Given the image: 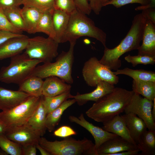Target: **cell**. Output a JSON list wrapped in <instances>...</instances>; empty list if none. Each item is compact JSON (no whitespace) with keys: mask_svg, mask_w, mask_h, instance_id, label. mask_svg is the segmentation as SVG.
Instances as JSON below:
<instances>
[{"mask_svg":"<svg viewBox=\"0 0 155 155\" xmlns=\"http://www.w3.org/2000/svg\"><path fill=\"white\" fill-rule=\"evenodd\" d=\"M75 43L76 42H70L69 50L66 52L62 51L54 62H51L38 65L31 75L36 76L42 79L50 76H56L67 84H73V80L72 71L74 60V49Z\"/></svg>","mask_w":155,"mask_h":155,"instance_id":"cell-4","label":"cell"},{"mask_svg":"<svg viewBox=\"0 0 155 155\" xmlns=\"http://www.w3.org/2000/svg\"><path fill=\"white\" fill-rule=\"evenodd\" d=\"M36 149L40 151L41 155H50V154L38 144L36 145Z\"/></svg>","mask_w":155,"mask_h":155,"instance_id":"cell-46","label":"cell"},{"mask_svg":"<svg viewBox=\"0 0 155 155\" xmlns=\"http://www.w3.org/2000/svg\"><path fill=\"white\" fill-rule=\"evenodd\" d=\"M0 147L7 154L23 155L22 146L9 139L4 133L0 134Z\"/></svg>","mask_w":155,"mask_h":155,"instance_id":"cell-32","label":"cell"},{"mask_svg":"<svg viewBox=\"0 0 155 155\" xmlns=\"http://www.w3.org/2000/svg\"><path fill=\"white\" fill-rule=\"evenodd\" d=\"M20 7H15L3 9L7 18L12 24L18 29L26 31L25 24L21 13Z\"/></svg>","mask_w":155,"mask_h":155,"instance_id":"cell-31","label":"cell"},{"mask_svg":"<svg viewBox=\"0 0 155 155\" xmlns=\"http://www.w3.org/2000/svg\"><path fill=\"white\" fill-rule=\"evenodd\" d=\"M22 5L21 0H0V8L3 9L20 7Z\"/></svg>","mask_w":155,"mask_h":155,"instance_id":"cell-41","label":"cell"},{"mask_svg":"<svg viewBox=\"0 0 155 155\" xmlns=\"http://www.w3.org/2000/svg\"><path fill=\"white\" fill-rule=\"evenodd\" d=\"M41 96H31L26 100L11 109L0 113V121L7 127L27 123L38 107Z\"/></svg>","mask_w":155,"mask_h":155,"instance_id":"cell-7","label":"cell"},{"mask_svg":"<svg viewBox=\"0 0 155 155\" xmlns=\"http://www.w3.org/2000/svg\"><path fill=\"white\" fill-rule=\"evenodd\" d=\"M23 155H36V145L30 144L22 146Z\"/></svg>","mask_w":155,"mask_h":155,"instance_id":"cell-43","label":"cell"},{"mask_svg":"<svg viewBox=\"0 0 155 155\" xmlns=\"http://www.w3.org/2000/svg\"><path fill=\"white\" fill-rule=\"evenodd\" d=\"M142 13L155 24V8H150L142 11Z\"/></svg>","mask_w":155,"mask_h":155,"instance_id":"cell-44","label":"cell"},{"mask_svg":"<svg viewBox=\"0 0 155 155\" xmlns=\"http://www.w3.org/2000/svg\"><path fill=\"white\" fill-rule=\"evenodd\" d=\"M89 4L92 11L99 15L103 7L101 0H90Z\"/></svg>","mask_w":155,"mask_h":155,"instance_id":"cell-42","label":"cell"},{"mask_svg":"<svg viewBox=\"0 0 155 155\" xmlns=\"http://www.w3.org/2000/svg\"><path fill=\"white\" fill-rule=\"evenodd\" d=\"M150 2V0H108L104 6L111 5L118 8L130 3H137L143 5L148 4Z\"/></svg>","mask_w":155,"mask_h":155,"instance_id":"cell-37","label":"cell"},{"mask_svg":"<svg viewBox=\"0 0 155 155\" xmlns=\"http://www.w3.org/2000/svg\"><path fill=\"white\" fill-rule=\"evenodd\" d=\"M76 132L69 126H62L54 131V135L61 137L65 138L71 135H76Z\"/></svg>","mask_w":155,"mask_h":155,"instance_id":"cell-38","label":"cell"},{"mask_svg":"<svg viewBox=\"0 0 155 155\" xmlns=\"http://www.w3.org/2000/svg\"><path fill=\"white\" fill-rule=\"evenodd\" d=\"M10 58L9 65L2 67L0 70V82L6 84L19 85L30 76L36 67L42 63L40 60L30 58L25 53Z\"/></svg>","mask_w":155,"mask_h":155,"instance_id":"cell-6","label":"cell"},{"mask_svg":"<svg viewBox=\"0 0 155 155\" xmlns=\"http://www.w3.org/2000/svg\"><path fill=\"white\" fill-rule=\"evenodd\" d=\"M76 9L79 11L86 15H89L92 11L90 0H73Z\"/></svg>","mask_w":155,"mask_h":155,"instance_id":"cell-39","label":"cell"},{"mask_svg":"<svg viewBox=\"0 0 155 155\" xmlns=\"http://www.w3.org/2000/svg\"><path fill=\"white\" fill-rule=\"evenodd\" d=\"M31 96L19 90H13L0 86V110L4 111L13 108Z\"/></svg>","mask_w":155,"mask_h":155,"instance_id":"cell-14","label":"cell"},{"mask_svg":"<svg viewBox=\"0 0 155 155\" xmlns=\"http://www.w3.org/2000/svg\"><path fill=\"white\" fill-rule=\"evenodd\" d=\"M29 38L25 35L14 37L0 45V60L22 53L27 46Z\"/></svg>","mask_w":155,"mask_h":155,"instance_id":"cell-16","label":"cell"},{"mask_svg":"<svg viewBox=\"0 0 155 155\" xmlns=\"http://www.w3.org/2000/svg\"><path fill=\"white\" fill-rule=\"evenodd\" d=\"M53 11L42 12L37 24L35 33H43L55 40L56 35L52 16Z\"/></svg>","mask_w":155,"mask_h":155,"instance_id":"cell-29","label":"cell"},{"mask_svg":"<svg viewBox=\"0 0 155 155\" xmlns=\"http://www.w3.org/2000/svg\"><path fill=\"white\" fill-rule=\"evenodd\" d=\"M139 149L135 145L117 135L104 142L97 149L98 155H112L125 151Z\"/></svg>","mask_w":155,"mask_h":155,"instance_id":"cell-13","label":"cell"},{"mask_svg":"<svg viewBox=\"0 0 155 155\" xmlns=\"http://www.w3.org/2000/svg\"><path fill=\"white\" fill-rule=\"evenodd\" d=\"M71 87L70 84L57 77H49L43 82L42 95L44 97L55 96L70 91Z\"/></svg>","mask_w":155,"mask_h":155,"instance_id":"cell-17","label":"cell"},{"mask_svg":"<svg viewBox=\"0 0 155 155\" xmlns=\"http://www.w3.org/2000/svg\"><path fill=\"white\" fill-rule=\"evenodd\" d=\"M153 101V105L152 108V114L153 118L155 120V98Z\"/></svg>","mask_w":155,"mask_h":155,"instance_id":"cell-48","label":"cell"},{"mask_svg":"<svg viewBox=\"0 0 155 155\" xmlns=\"http://www.w3.org/2000/svg\"><path fill=\"white\" fill-rule=\"evenodd\" d=\"M39 144L50 155H98L94 144L86 137L77 140L67 137L51 141L42 136Z\"/></svg>","mask_w":155,"mask_h":155,"instance_id":"cell-5","label":"cell"},{"mask_svg":"<svg viewBox=\"0 0 155 155\" xmlns=\"http://www.w3.org/2000/svg\"><path fill=\"white\" fill-rule=\"evenodd\" d=\"M68 118L71 122L80 125L91 134L95 140L94 144L96 151L97 149L104 142L117 135L89 122L86 119L82 113L78 117L70 115Z\"/></svg>","mask_w":155,"mask_h":155,"instance_id":"cell-12","label":"cell"},{"mask_svg":"<svg viewBox=\"0 0 155 155\" xmlns=\"http://www.w3.org/2000/svg\"><path fill=\"white\" fill-rule=\"evenodd\" d=\"M147 20L142 13L135 15L129 30L120 43L113 49L104 47L103 55L99 60L100 62L111 70L119 69L122 65L119 59L121 56L126 52L139 48Z\"/></svg>","mask_w":155,"mask_h":155,"instance_id":"cell-1","label":"cell"},{"mask_svg":"<svg viewBox=\"0 0 155 155\" xmlns=\"http://www.w3.org/2000/svg\"><path fill=\"white\" fill-rule=\"evenodd\" d=\"M96 88L88 93L80 94L77 92L73 98L80 106H82L89 101L96 102L112 92L115 88L114 85L104 81L98 83Z\"/></svg>","mask_w":155,"mask_h":155,"instance_id":"cell-15","label":"cell"},{"mask_svg":"<svg viewBox=\"0 0 155 155\" xmlns=\"http://www.w3.org/2000/svg\"><path fill=\"white\" fill-rule=\"evenodd\" d=\"M43 82V79L39 77L31 75L19 85L18 90L32 96L40 97L42 95Z\"/></svg>","mask_w":155,"mask_h":155,"instance_id":"cell-24","label":"cell"},{"mask_svg":"<svg viewBox=\"0 0 155 155\" xmlns=\"http://www.w3.org/2000/svg\"><path fill=\"white\" fill-rule=\"evenodd\" d=\"M140 151L139 149H137L125 151L113 154L112 155H136Z\"/></svg>","mask_w":155,"mask_h":155,"instance_id":"cell-45","label":"cell"},{"mask_svg":"<svg viewBox=\"0 0 155 155\" xmlns=\"http://www.w3.org/2000/svg\"><path fill=\"white\" fill-rule=\"evenodd\" d=\"M5 134L9 139L21 146L39 143L40 134L28 123L7 127Z\"/></svg>","mask_w":155,"mask_h":155,"instance_id":"cell-11","label":"cell"},{"mask_svg":"<svg viewBox=\"0 0 155 155\" xmlns=\"http://www.w3.org/2000/svg\"><path fill=\"white\" fill-rule=\"evenodd\" d=\"M52 19L55 33V40L59 44L69 22L70 15L61 10L54 9L52 12Z\"/></svg>","mask_w":155,"mask_h":155,"instance_id":"cell-23","label":"cell"},{"mask_svg":"<svg viewBox=\"0 0 155 155\" xmlns=\"http://www.w3.org/2000/svg\"><path fill=\"white\" fill-rule=\"evenodd\" d=\"M59 44L49 37L29 38L24 53L30 58L40 60L43 63L51 62L58 55Z\"/></svg>","mask_w":155,"mask_h":155,"instance_id":"cell-8","label":"cell"},{"mask_svg":"<svg viewBox=\"0 0 155 155\" xmlns=\"http://www.w3.org/2000/svg\"><path fill=\"white\" fill-rule=\"evenodd\" d=\"M108 0H101L102 7L104 6V5L108 1Z\"/></svg>","mask_w":155,"mask_h":155,"instance_id":"cell-50","label":"cell"},{"mask_svg":"<svg viewBox=\"0 0 155 155\" xmlns=\"http://www.w3.org/2000/svg\"><path fill=\"white\" fill-rule=\"evenodd\" d=\"M24 35L22 34H18L5 30H0V45L10 38L21 37Z\"/></svg>","mask_w":155,"mask_h":155,"instance_id":"cell-40","label":"cell"},{"mask_svg":"<svg viewBox=\"0 0 155 155\" xmlns=\"http://www.w3.org/2000/svg\"><path fill=\"white\" fill-rule=\"evenodd\" d=\"M54 9L70 15L77 9L73 0H55Z\"/></svg>","mask_w":155,"mask_h":155,"instance_id":"cell-35","label":"cell"},{"mask_svg":"<svg viewBox=\"0 0 155 155\" xmlns=\"http://www.w3.org/2000/svg\"><path fill=\"white\" fill-rule=\"evenodd\" d=\"M138 54L155 56V24L147 18Z\"/></svg>","mask_w":155,"mask_h":155,"instance_id":"cell-18","label":"cell"},{"mask_svg":"<svg viewBox=\"0 0 155 155\" xmlns=\"http://www.w3.org/2000/svg\"><path fill=\"white\" fill-rule=\"evenodd\" d=\"M43 12L32 6L23 5L21 9L26 32L29 34L35 33L36 28Z\"/></svg>","mask_w":155,"mask_h":155,"instance_id":"cell-21","label":"cell"},{"mask_svg":"<svg viewBox=\"0 0 155 155\" xmlns=\"http://www.w3.org/2000/svg\"><path fill=\"white\" fill-rule=\"evenodd\" d=\"M42 96L38 107L27 122L40 134L41 137L45 134L47 130L46 126L47 114L42 102Z\"/></svg>","mask_w":155,"mask_h":155,"instance_id":"cell-22","label":"cell"},{"mask_svg":"<svg viewBox=\"0 0 155 155\" xmlns=\"http://www.w3.org/2000/svg\"><path fill=\"white\" fill-rule=\"evenodd\" d=\"M121 116L131 137L136 144L141 135L147 130L146 124L143 120L135 114L125 113Z\"/></svg>","mask_w":155,"mask_h":155,"instance_id":"cell-20","label":"cell"},{"mask_svg":"<svg viewBox=\"0 0 155 155\" xmlns=\"http://www.w3.org/2000/svg\"><path fill=\"white\" fill-rule=\"evenodd\" d=\"M153 105V101L134 92L124 112L137 115L145 122L148 130H155V120L152 114Z\"/></svg>","mask_w":155,"mask_h":155,"instance_id":"cell-10","label":"cell"},{"mask_svg":"<svg viewBox=\"0 0 155 155\" xmlns=\"http://www.w3.org/2000/svg\"><path fill=\"white\" fill-rule=\"evenodd\" d=\"M7 127L0 121V134H5Z\"/></svg>","mask_w":155,"mask_h":155,"instance_id":"cell-47","label":"cell"},{"mask_svg":"<svg viewBox=\"0 0 155 155\" xmlns=\"http://www.w3.org/2000/svg\"><path fill=\"white\" fill-rule=\"evenodd\" d=\"M132 90L153 101L155 98V82L133 80Z\"/></svg>","mask_w":155,"mask_h":155,"instance_id":"cell-27","label":"cell"},{"mask_svg":"<svg viewBox=\"0 0 155 155\" xmlns=\"http://www.w3.org/2000/svg\"><path fill=\"white\" fill-rule=\"evenodd\" d=\"M82 73L86 83L92 87H96L98 83L101 81L114 85L119 81V77L95 57H91L85 63Z\"/></svg>","mask_w":155,"mask_h":155,"instance_id":"cell-9","label":"cell"},{"mask_svg":"<svg viewBox=\"0 0 155 155\" xmlns=\"http://www.w3.org/2000/svg\"><path fill=\"white\" fill-rule=\"evenodd\" d=\"M136 144L141 155L155 154V130H146L141 136Z\"/></svg>","mask_w":155,"mask_h":155,"instance_id":"cell-26","label":"cell"},{"mask_svg":"<svg viewBox=\"0 0 155 155\" xmlns=\"http://www.w3.org/2000/svg\"><path fill=\"white\" fill-rule=\"evenodd\" d=\"M104 130L119 136L137 145L131 137L125 121L121 116L117 115L110 120L102 123Z\"/></svg>","mask_w":155,"mask_h":155,"instance_id":"cell-19","label":"cell"},{"mask_svg":"<svg viewBox=\"0 0 155 155\" xmlns=\"http://www.w3.org/2000/svg\"><path fill=\"white\" fill-rule=\"evenodd\" d=\"M124 59L127 62L131 63L133 67L139 64L153 65L155 63V56L139 54L135 56L129 55Z\"/></svg>","mask_w":155,"mask_h":155,"instance_id":"cell-34","label":"cell"},{"mask_svg":"<svg viewBox=\"0 0 155 155\" xmlns=\"http://www.w3.org/2000/svg\"><path fill=\"white\" fill-rule=\"evenodd\" d=\"M83 36L95 38L104 47L106 46V33L96 26L94 22L86 15L76 9L70 15L67 26L60 43L76 42L77 39Z\"/></svg>","mask_w":155,"mask_h":155,"instance_id":"cell-3","label":"cell"},{"mask_svg":"<svg viewBox=\"0 0 155 155\" xmlns=\"http://www.w3.org/2000/svg\"><path fill=\"white\" fill-rule=\"evenodd\" d=\"M70 91L52 97L42 96V101L47 115L59 107L63 102L69 98H73Z\"/></svg>","mask_w":155,"mask_h":155,"instance_id":"cell-30","label":"cell"},{"mask_svg":"<svg viewBox=\"0 0 155 155\" xmlns=\"http://www.w3.org/2000/svg\"><path fill=\"white\" fill-rule=\"evenodd\" d=\"M134 93L133 90L115 87L111 92L95 102L86 114L97 122L106 121L124 112Z\"/></svg>","mask_w":155,"mask_h":155,"instance_id":"cell-2","label":"cell"},{"mask_svg":"<svg viewBox=\"0 0 155 155\" xmlns=\"http://www.w3.org/2000/svg\"><path fill=\"white\" fill-rule=\"evenodd\" d=\"M150 2L148 4V6L149 8L155 7V0H150Z\"/></svg>","mask_w":155,"mask_h":155,"instance_id":"cell-49","label":"cell"},{"mask_svg":"<svg viewBox=\"0 0 155 155\" xmlns=\"http://www.w3.org/2000/svg\"><path fill=\"white\" fill-rule=\"evenodd\" d=\"M0 30L13 33L22 34V31L14 26L5 15L2 9L0 8Z\"/></svg>","mask_w":155,"mask_h":155,"instance_id":"cell-36","label":"cell"},{"mask_svg":"<svg viewBox=\"0 0 155 155\" xmlns=\"http://www.w3.org/2000/svg\"><path fill=\"white\" fill-rule=\"evenodd\" d=\"M113 73L117 75L123 74L129 76L134 80L155 82V73L151 71L144 69H133L126 67L122 69H118L113 72Z\"/></svg>","mask_w":155,"mask_h":155,"instance_id":"cell-28","label":"cell"},{"mask_svg":"<svg viewBox=\"0 0 155 155\" xmlns=\"http://www.w3.org/2000/svg\"><path fill=\"white\" fill-rule=\"evenodd\" d=\"M55 0H21L22 5L34 7L44 12L54 9Z\"/></svg>","mask_w":155,"mask_h":155,"instance_id":"cell-33","label":"cell"},{"mask_svg":"<svg viewBox=\"0 0 155 155\" xmlns=\"http://www.w3.org/2000/svg\"><path fill=\"white\" fill-rule=\"evenodd\" d=\"M76 102L74 98L67 100L57 108L47 115L46 126L47 130L49 132H51L54 130L56 126L59 123L64 112Z\"/></svg>","mask_w":155,"mask_h":155,"instance_id":"cell-25","label":"cell"}]
</instances>
